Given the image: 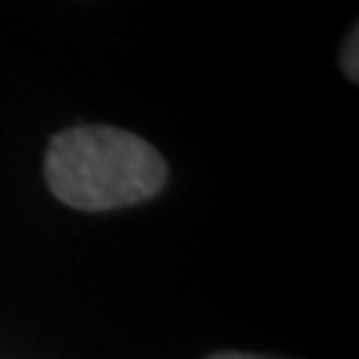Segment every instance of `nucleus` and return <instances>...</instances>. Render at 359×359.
Segmentation results:
<instances>
[{
    "label": "nucleus",
    "mask_w": 359,
    "mask_h": 359,
    "mask_svg": "<svg viewBox=\"0 0 359 359\" xmlns=\"http://www.w3.org/2000/svg\"><path fill=\"white\" fill-rule=\"evenodd\" d=\"M344 69L351 80H357V29L348 35L346 48H344Z\"/></svg>",
    "instance_id": "f03ea898"
},
{
    "label": "nucleus",
    "mask_w": 359,
    "mask_h": 359,
    "mask_svg": "<svg viewBox=\"0 0 359 359\" xmlns=\"http://www.w3.org/2000/svg\"><path fill=\"white\" fill-rule=\"evenodd\" d=\"M165 160L142 136L109 126H80L53 136L46 179L65 205L112 210L144 203L163 189Z\"/></svg>",
    "instance_id": "f257e3e1"
},
{
    "label": "nucleus",
    "mask_w": 359,
    "mask_h": 359,
    "mask_svg": "<svg viewBox=\"0 0 359 359\" xmlns=\"http://www.w3.org/2000/svg\"><path fill=\"white\" fill-rule=\"evenodd\" d=\"M208 359H285V357H264V354H248V351H218Z\"/></svg>",
    "instance_id": "7ed1b4c3"
}]
</instances>
